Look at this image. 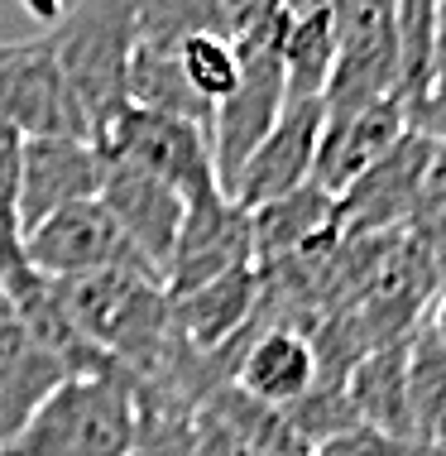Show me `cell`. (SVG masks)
Returning a JSON list of instances; mask_svg holds the SVG:
<instances>
[{"mask_svg": "<svg viewBox=\"0 0 446 456\" xmlns=\"http://www.w3.org/2000/svg\"><path fill=\"white\" fill-rule=\"evenodd\" d=\"M68 322L106 365L134 379H154L173 346V298L149 269H106V274L53 283Z\"/></svg>", "mask_w": 446, "mask_h": 456, "instance_id": "1", "label": "cell"}, {"mask_svg": "<svg viewBox=\"0 0 446 456\" xmlns=\"http://www.w3.org/2000/svg\"><path fill=\"white\" fill-rule=\"evenodd\" d=\"M72 102L82 110L86 140H101L130 110V53L134 0H77L44 29Z\"/></svg>", "mask_w": 446, "mask_h": 456, "instance_id": "2", "label": "cell"}, {"mask_svg": "<svg viewBox=\"0 0 446 456\" xmlns=\"http://www.w3.org/2000/svg\"><path fill=\"white\" fill-rule=\"evenodd\" d=\"M140 437L134 375L106 365L72 375L0 456H126Z\"/></svg>", "mask_w": 446, "mask_h": 456, "instance_id": "3", "label": "cell"}, {"mask_svg": "<svg viewBox=\"0 0 446 456\" xmlns=\"http://www.w3.org/2000/svg\"><path fill=\"white\" fill-rule=\"evenodd\" d=\"M283 24L235 44L240 77H235V92L226 96V102H216V110H212V159H216V183H221L226 197L235 188V178H240L245 159L264 144V134L274 130V120L283 116V106H288Z\"/></svg>", "mask_w": 446, "mask_h": 456, "instance_id": "4", "label": "cell"}, {"mask_svg": "<svg viewBox=\"0 0 446 456\" xmlns=\"http://www.w3.org/2000/svg\"><path fill=\"white\" fill-rule=\"evenodd\" d=\"M92 144H96L101 159H110V164H126V168H140V174L158 178L188 207L221 192L216 159H212V134H207L202 126H192V120L154 116V110L130 106L126 116Z\"/></svg>", "mask_w": 446, "mask_h": 456, "instance_id": "5", "label": "cell"}, {"mask_svg": "<svg viewBox=\"0 0 446 456\" xmlns=\"http://www.w3.org/2000/svg\"><path fill=\"white\" fill-rule=\"evenodd\" d=\"M399 96V0H351L337 24V63L321 92L327 116Z\"/></svg>", "mask_w": 446, "mask_h": 456, "instance_id": "6", "label": "cell"}, {"mask_svg": "<svg viewBox=\"0 0 446 456\" xmlns=\"http://www.w3.org/2000/svg\"><path fill=\"white\" fill-rule=\"evenodd\" d=\"M20 245H24V260H29L34 274H44L53 283L106 274V269H149L140 260V250L126 240V231L116 226V216L101 207V197L53 212ZM149 274H154V269H149Z\"/></svg>", "mask_w": 446, "mask_h": 456, "instance_id": "7", "label": "cell"}, {"mask_svg": "<svg viewBox=\"0 0 446 456\" xmlns=\"http://www.w3.org/2000/svg\"><path fill=\"white\" fill-rule=\"evenodd\" d=\"M0 120L15 126L24 140H48V134L86 140L82 110L44 34L0 44Z\"/></svg>", "mask_w": 446, "mask_h": 456, "instance_id": "8", "label": "cell"}, {"mask_svg": "<svg viewBox=\"0 0 446 456\" xmlns=\"http://www.w3.org/2000/svg\"><path fill=\"white\" fill-rule=\"evenodd\" d=\"M240 269H259L255 265V231H250V212L235 197L212 192L202 202L188 207L173 245V260L164 269V289L168 293H188L202 283H216Z\"/></svg>", "mask_w": 446, "mask_h": 456, "instance_id": "9", "label": "cell"}, {"mask_svg": "<svg viewBox=\"0 0 446 456\" xmlns=\"http://www.w3.org/2000/svg\"><path fill=\"white\" fill-rule=\"evenodd\" d=\"M437 140H427L423 130H408L389 154L379 159L369 174H361L337 197V231L345 240H365V236H393L408 226V212L418 202L423 174L432 164Z\"/></svg>", "mask_w": 446, "mask_h": 456, "instance_id": "10", "label": "cell"}, {"mask_svg": "<svg viewBox=\"0 0 446 456\" xmlns=\"http://www.w3.org/2000/svg\"><path fill=\"white\" fill-rule=\"evenodd\" d=\"M321 130H327V106L321 102H288L283 116L274 120V130L264 134V144L245 159L231 197L245 212H255V207L279 202V197L307 188L312 183Z\"/></svg>", "mask_w": 446, "mask_h": 456, "instance_id": "11", "label": "cell"}, {"mask_svg": "<svg viewBox=\"0 0 446 456\" xmlns=\"http://www.w3.org/2000/svg\"><path fill=\"white\" fill-rule=\"evenodd\" d=\"M101 192V154L92 140L72 134H48V140H24V164H20V240L39 221H48L63 207L92 202Z\"/></svg>", "mask_w": 446, "mask_h": 456, "instance_id": "12", "label": "cell"}, {"mask_svg": "<svg viewBox=\"0 0 446 456\" xmlns=\"http://www.w3.org/2000/svg\"><path fill=\"white\" fill-rule=\"evenodd\" d=\"M96 197L116 216V226L126 231V240L140 250V260L164 279L173 245H178V231H182V216H188V202L173 188H164L158 178L140 174V168H126V164H110V159H101V192Z\"/></svg>", "mask_w": 446, "mask_h": 456, "instance_id": "13", "label": "cell"}, {"mask_svg": "<svg viewBox=\"0 0 446 456\" xmlns=\"http://www.w3.org/2000/svg\"><path fill=\"white\" fill-rule=\"evenodd\" d=\"M408 130L413 126H408V110L399 96L369 102L361 110H351V116H327V130H321V144H317V164H312V188H321L327 197H341Z\"/></svg>", "mask_w": 446, "mask_h": 456, "instance_id": "14", "label": "cell"}, {"mask_svg": "<svg viewBox=\"0 0 446 456\" xmlns=\"http://www.w3.org/2000/svg\"><path fill=\"white\" fill-rule=\"evenodd\" d=\"M321 375V355L317 341L297 327H250L235 351V370L231 385L240 394H250L259 403L274 409H293L312 394Z\"/></svg>", "mask_w": 446, "mask_h": 456, "instance_id": "15", "label": "cell"}, {"mask_svg": "<svg viewBox=\"0 0 446 456\" xmlns=\"http://www.w3.org/2000/svg\"><path fill=\"white\" fill-rule=\"evenodd\" d=\"M168 298H173V337L197 355H216L255 327L259 269H240V274H226L188 293H168Z\"/></svg>", "mask_w": 446, "mask_h": 456, "instance_id": "16", "label": "cell"}, {"mask_svg": "<svg viewBox=\"0 0 446 456\" xmlns=\"http://www.w3.org/2000/svg\"><path fill=\"white\" fill-rule=\"evenodd\" d=\"M72 375L77 370L63 355L39 346L15 317H0V452L24 433V423L48 403V394L68 385Z\"/></svg>", "mask_w": 446, "mask_h": 456, "instance_id": "17", "label": "cell"}, {"mask_svg": "<svg viewBox=\"0 0 446 456\" xmlns=\"http://www.w3.org/2000/svg\"><path fill=\"white\" fill-rule=\"evenodd\" d=\"M250 231H255V265H283L293 255H307L317 245L337 240V197H327L321 188H297L279 202H264L250 212Z\"/></svg>", "mask_w": 446, "mask_h": 456, "instance_id": "18", "label": "cell"}, {"mask_svg": "<svg viewBox=\"0 0 446 456\" xmlns=\"http://www.w3.org/2000/svg\"><path fill=\"white\" fill-rule=\"evenodd\" d=\"M192 423L216 428V433L245 442L250 452H264V456H317V447L303 437V428L293 423L288 409L259 403L250 394H240L235 385H221V389L207 394V399L197 403Z\"/></svg>", "mask_w": 446, "mask_h": 456, "instance_id": "19", "label": "cell"}, {"mask_svg": "<svg viewBox=\"0 0 446 456\" xmlns=\"http://www.w3.org/2000/svg\"><path fill=\"white\" fill-rule=\"evenodd\" d=\"M345 394L361 423L384 428L393 437H413L408 418V337L369 346L345 375Z\"/></svg>", "mask_w": 446, "mask_h": 456, "instance_id": "20", "label": "cell"}, {"mask_svg": "<svg viewBox=\"0 0 446 456\" xmlns=\"http://www.w3.org/2000/svg\"><path fill=\"white\" fill-rule=\"evenodd\" d=\"M337 24L341 15H297L283 24V77H288V102H321L337 63Z\"/></svg>", "mask_w": 446, "mask_h": 456, "instance_id": "21", "label": "cell"}, {"mask_svg": "<svg viewBox=\"0 0 446 456\" xmlns=\"http://www.w3.org/2000/svg\"><path fill=\"white\" fill-rule=\"evenodd\" d=\"M192 34L226 39V10H221V0H134V44L178 48Z\"/></svg>", "mask_w": 446, "mask_h": 456, "instance_id": "22", "label": "cell"}, {"mask_svg": "<svg viewBox=\"0 0 446 456\" xmlns=\"http://www.w3.org/2000/svg\"><path fill=\"white\" fill-rule=\"evenodd\" d=\"M437 63V0H399V102L423 96Z\"/></svg>", "mask_w": 446, "mask_h": 456, "instance_id": "23", "label": "cell"}, {"mask_svg": "<svg viewBox=\"0 0 446 456\" xmlns=\"http://www.w3.org/2000/svg\"><path fill=\"white\" fill-rule=\"evenodd\" d=\"M178 68H182V82H188L212 110H216V102H226L235 92V77H240L235 44L216 39V34H192V39H182L178 44Z\"/></svg>", "mask_w": 446, "mask_h": 456, "instance_id": "24", "label": "cell"}, {"mask_svg": "<svg viewBox=\"0 0 446 456\" xmlns=\"http://www.w3.org/2000/svg\"><path fill=\"white\" fill-rule=\"evenodd\" d=\"M192 442H197V428L188 409L140 399V437H134L126 456H192Z\"/></svg>", "mask_w": 446, "mask_h": 456, "instance_id": "25", "label": "cell"}, {"mask_svg": "<svg viewBox=\"0 0 446 456\" xmlns=\"http://www.w3.org/2000/svg\"><path fill=\"white\" fill-rule=\"evenodd\" d=\"M20 164H24V134L0 120V250L20 245Z\"/></svg>", "mask_w": 446, "mask_h": 456, "instance_id": "26", "label": "cell"}, {"mask_svg": "<svg viewBox=\"0 0 446 456\" xmlns=\"http://www.w3.org/2000/svg\"><path fill=\"white\" fill-rule=\"evenodd\" d=\"M317 456H437V452L423 447V442H413V437H393V433H384V428L355 423L351 433L321 442Z\"/></svg>", "mask_w": 446, "mask_h": 456, "instance_id": "27", "label": "cell"}, {"mask_svg": "<svg viewBox=\"0 0 446 456\" xmlns=\"http://www.w3.org/2000/svg\"><path fill=\"white\" fill-rule=\"evenodd\" d=\"M221 10H226V39L240 44L250 39V34H264L283 24V0H221Z\"/></svg>", "mask_w": 446, "mask_h": 456, "instance_id": "28", "label": "cell"}, {"mask_svg": "<svg viewBox=\"0 0 446 456\" xmlns=\"http://www.w3.org/2000/svg\"><path fill=\"white\" fill-rule=\"evenodd\" d=\"M197 428V442H192V456H264V452H250L245 442H235L226 433H216V428L207 423H192Z\"/></svg>", "mask_w": 446, "mask_h": 456, "instance_id": "29", "label": "cell"}, {"mask_svg": "<svg viewBox=\"0 0 446 456\" xmlns=\"http://www.w3.org/2000/svg\"><path fill=\"white\" fill-rule=\"evenodd\" d=\"M351 5V0H283V15L297 20V15H321V10H331V15H341V10Z\"/></svg>", "mask_w": 446, "mask_h": 456, "instance_id": "30", "label": "cell"}, {"mask_svg": "<svg viewBox=\"0 0 446 456\" xmlns=\"http://www.w3.org/2000/svg\"><path fill=\"white\" fill-rule=\"evenodd\" d=\"M423 327L432 331V337L446 346V289H437V298L427 303V313H423Z\"/></svg>", "mask_w": 446, "mask_h": 456, "instance_id": "31", "label": "cell"}, {"mask_svg": "<svg viewBox=\"0 0 446 456\" xmlns=\"http://www.w3.org/2000/svg\"><path fill=\"white\" fill-rule=\"evenodd\" d=\"M0 317H10V303H5V293H0Z\"/></svg>", "mask_w": 446, "mask_h": 456, "instance_id": "32", "label": "cell"}]
</instances>
